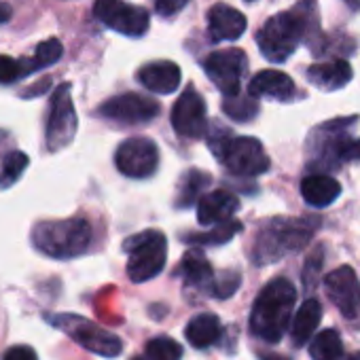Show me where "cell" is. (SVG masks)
Listing matches in <instances>:
<instances>
[{
  "mask_svg": "<svg viewBox=\"0 0 360 360\" xmlns=\"http://www.w3.org/2000/svg\"><path fill=\"white\" fill-rule=\"evenodd\" d=\"M303 41H307L314 51H322V34L311 0H303L295 9L269 18L257 34L263 58L274 64L286 62Z\"/></svg>",
  "mask_w": 360,
  "mask_h": 360,
  "instance_id": "obj_1",
  "label": "cell"
},
{
  "mask_svg": "<svg viewBox=\"0 0 360 360\" xmlns=\"http://www.w3.org/2000/svg\"><path fill=\"white\" fill-rule=\"evenodd\" d=\"M297 288L288 278H274L259 292L250 311V333L265 343H278L288 330Z\"/></svg>",
  "mask_w": 360,
  "mask_h": 360,
  "instance_id": "obj_2",
  "label": "cell"
},
{
  "mask_svg": "<svg viewBox=\"0 0 360 360\" xmlns=\"http://www.w3.org/2000/svg\"><path fill=\"white\" fill-rule=\"evenodd\" d=\"M318 229V221L314 219H274L261 227L252 246V263L269 265L286 255L303 250Z\"/></svg>",
  "mask_w": 360,
  "mask_h": 360,
  "instance_id": "obj_3",
  "label": "cell"
},
{
  "mask_svg": "<svg viewBox=\"0 0 360 360\" xmlns=\"http://www.w3.org/2000/svg\"><path fill=\"white\" fill-rule=\"evenodd\" d=\"M91 225L81 217L66 221H45L32 229L34 248L51 259H75L85 255L91 246Z\"/></svg>",
  "mask_w": 360,
  "mask_h": 360,
  "instance_id": "obj_4",
  "label": "cell"
},
{
  "mask_svg": "<svg viewBox=\"0 0 360 360\" xmlns=\"http://www.w3.org/2000/svg\"><path fill=\"white\" fill-rule=\"evenodd\" d=\"M210 148L217 159L238 176H261L269 169V157L263 144L252 136H233L229 129H214L210 134Z\"/></svg>",
  "mask_w": 360,
  "mask_h": 360,
  "instance_id": "obj_5",
  "label": "cell"
},
{
  "mask_svg": "<svg viewBox=\"0 0 360 360\" xmlns=\"http://www.w3.org/2000/svg\"><path fill=\"white\" fill-rule=\"evenodd\" d=\"M123 250L129 255L127 276L131 282L142 284L157 278L167 259V240L161 231L146 229L123 242Z\"/></svg>",
  "mask_w": 360,
  "mask_h": 360,
  "instance_id": "obj_6",
  "label": "cell"
},
{
  "mask_svg": "<svg viewBox=\"0 0 360 360\" xmlns=\"http://www.w3.org/2000/svg\"><path fill=\"white\" fill-rule=\"evenodd\" d=\"M49 324L62 328L70 339H75L81 347L104 356V358H117L123 352V341L108 333L106 328L94 324L91 320H85L77 314H56L47 318Z\"/></svg>",
  "mask_w": 360,
  "mask_h": 360,
  "instance_id": "obj_7",
  "label": "cell"
},
{
  "mask_svg": "<svg viewBox=\"0 0 360 360\" xmlns=\"http://www.w3.org/2000/svg\"><path fill=\"white\" fill-rule=\"evenodd\" d=\"M77 110L72 104V94L70 85L62 83L53 96H51V110H49V121H47V148L51 153H60L66 146L72 144L77 136Z\"/></svg>",
  "mask_w": 360,
  "mask_h": 360,
  "instance_id": "obj_8",
  "label": "cell"
},
{
  "mask_svg": "<svg viewBox=\"0 0 360 360\" xmlns=\"http://www.w3.org/2000/svg\"><path fill=\"white\" fill-rule=\"evenodd\" d=\"M94 15L106 28H110L123 37H129V39L144 37L150 26V18H148L146 9L127 5L123 0H96Z\"/></svg>",
  "mask_w": 360,
  "mask_h": 360,
  "instance_id": "obj_9",
  "label": "cell"
},
{
  "mask_svg": "<svg viewBox=\"0 0 360 360\" xmlns=\"http://www.w3.org/2000/svg\"><path fill=\"white\" fill-rule=\"evenodd\" d=\"M115 165L127 178H148L159 165V146L144 136L127 138L115 153Z\"/></svg>",
  "mask_w": 360,
  "mask_h": 360,
  "instance_id": "obj_10",
  "label": "cell"
},
{
  "mask_svg": "<svg viewBox=\"0 0 360 360\" xmlns=\"http://www.w3.org/2000/svg\"><path fill=\"white\" fill-rule=\"evenodd\" d=\"M204 70L208 79L223 91V96L240 94L242 79L248 70V58L242 49L214 51L206 58Z\"/></svg>",
  "mask_w": 360,
  "mask_h": 360,
  "instance_id": "obj_11",
  "label": "cell"
},
{
  "mask_svg": "<svg viewBox=\"0 0 360 360\" xmlns=\"http://www.w3.org/2000/svg\"><path fill=\"white\" fill-rule=\"evenodd\" d=\"M324 292L347 320L360 316V280L349 265H341L324 278Z\"/></svg>",
  "mask_w": 360,
  "mask_h": 360,
  "instance_id": "obj_12",
  "label": "cell"
},
{
  "mask_svg": "<svg viewBox=\"0 0 360 360\" xmlns=\"http://www.w3.org/2000/svg\"><path fill=\"white\" fill-rule=\"evenodd\" d=\"M206 102L204 98L193 89H185L172 108V127L180 138L200 140L206 134Z\"/></svg>",
  "mask_w": 360,
  "mask_h": 360,
  "instance_id": "obj_13",
  "label": "cell"
},
{
  "mask_svg": "<svg viewBox=\"0 0 360 360\" xmlns=\"http://www.w3.org/2000/svg\"><path fill=\"white\" fill-rule=\"evenodd\" d=\"M161 112L159 104L150 98H144L140 94H123L106 100L100 108L98 115L110 121H119L125 125H136V123H148Z\"/></svg>",
  "mask_w": 360,
  "mask_h": 360,
  "instance_id": "obj_14",
  "label": "cell"
},
{
  "mask_svg": "<svg viewBox=\"0 0 360 360\" xmlns=\"http://www.w3.org/2000/svg\"><path fill=\"white\" fill-rule=\"evenodd\" d=\"M356 121V117L352 119H333L328 123H324L320 129L333 134L324 140L322 148H320V159L324 161V165L328 167H337L345 161H360V138H345L341 134V129L349 127Z\"/></svg>",
  "mask_w": 360,
  "mask_h": 360,
  "instance_id": "obj_15",
  "label": "cell"
},
{
  "mask_svg": "<svg viewBox=\"0 0 360 360\" xmlns=\"http://www.w3.org/2000/svg\"><path fill=\"white\" fill-rule=\"evenodd\" d=\"M238 210H240V200L233 193L219 189L198 200V223L204 227H212L233 219Z\"/></svg>",
  "mask_w": 360,
  "mask_h": 360,
  "instance_id": "obj_16",
  "label": "cell"
},
{
  "mask_svg": "<svg viewBox=\"0 0 360 360\" xmlns=\"http://www.w3.org/2000/svg\"><path fill=\"white\" fill-rule=\"evenodd\" d=\"M138 81L148 91L167 96L178 89L180 81H183V75H180L178 64H174L169 60H159V62H150V64L142 66L138 70Z\"/></svg>",
  "mask_w": 360,
  "mask_h": 360,
  "instance_id": "obj_17",
  "label": "cell"
},
{
  "mask_svg": "<svg viewBox=\"0 0 360 360\" xmlns=\"http://www.w3.org/2000/svg\"><path fill=\"white\" fill-rule=\"evenodd\" d=\"M246 15L229 5H214L208 11V32L214 43L236 41L246 32Z\"/></svg>",
  "mask_w": 360,
  "mask_h": 360,
  "instance_id": "obj_18",
  "label": "cell"
},
{
  "mask_svg": "<svg viewBox=\"0 0 360 360\" xmlns=\"http://www.w3.org/2000/svg\"><path fill=\"white\" fill-rule=\"evenodd\" d=\"M248 94L252 98H271L280 102H288L295 98L297 89L288 75L280 70H261L248 83Z\"/></svg>",
  "mask_w": 360,
  "mask_h": 360,
  "instance_id": "obj_19",
  "label": "cell"
},
{
  "mask_svg": "<svg viewBox=\"0 0 360 360\" xmlns=\"http://www.w3.org/2000/svg\"><path fill=\"white\" fill-rule=\"evenodd\" d=\"M354 72L345 60H330L307 68V81L324 91H337L352 81Z\"/></svg>",
  "mask_w": 360,
  "mask_h": 360,
  "instance_id": "obj_20",
  "label": "cell"
},
{
  "mask_svg": "<svg viewBox=\"0 0 360 360\" xmlns=\"http://www.w3.org/2000/svg\"><path fill=\"white\" fill-rule=\"evenodd\" d=\"M301 195L314 208H326L341 195V185L333 176L311 174L301 180Z\"/></svg>",
  "mask_w": 360,
  "mask_h": 360,
  "instance_id": "obj_21",
  "label": "cell"
},
{
  "mask_svg": "<svg viewBox=\"0 0 360 360\" xmlns=\"http://www.w3.org/2000/svg\"><path fill=\"white\" fill-rule=\"evenodd\" d=\"M320 320H322V305H320V301L318 299H305L301 303L299 311L292 318V328H290L292 345H297V347L305 345L314 337Z\"/></svg>",
  "mask_w": 360,
  "mask_h": 360,
  "instance_id": "obj_22",
  "label": "cell"
},
{
  "mask_svg": "<svg viewBox=\"0 0 360 360\" xmlns=\"http://www.w3.org/2000/svg\"><path fill=\"white\" fill-rule=\"evenodd\" d=\"M221 333H223V326L214 314H198L185 328L187 341L198 349H206L214 345L221 339Z\"/></svg>",
  "mask_w": 360,
  "mask_h": 360,
  "instance_id": "obj_23",
  "label": "cell"
},
{
  "mask_svg": "<svg viewBox=\"0 0 360 360\" xmlns=\"http://www.w3.org/2000/svg\"><path fill=\"white\" fill-rule=\"evenodd\" d=\"M212 183L210 174L202 172V169H187L183 176H180L178 185H176V198H174V204L178 208H187V206H193L200 195L204 193V189H208Z\"/></svg>",
  "mask_w": 360,
  "mask_h": 360,
  "instance_id": "obj_24",
  "label": "cell"
},
{
  "mask_svg": "<svg viewBox=\"0 0 360 360\" xmlns=\"http://www.w3.org/2000/svg\"><path fill=\"white\" fill-rule=\"evenodd\" d=\"M178 274L185 278L187 284L191 286H208L214 278L212 265L208 263V259L202 252H187L180 261Z\"/></svg>",
  "mask_w": 360,
  "mask_h": 360,
  "instance_id": "obj_25",
  "label": "cell"
},
{
  "mask_svg": "<svg viewBox=\"0 0 360 360\" xmlns=\"http://www.w3.org/2000/svg\"><path fill=\"white\" fill-rule=\"evenodd\" d=\"M212 227H214L212 231H206V233H189L183 240L187 244H195V246H221V244L231 242V238L242 231V223H238L233 219H229L225 223H219V225H212Z\"/></svg>",
  "mask_w": 360,
  "mask_h": 360,
  "instance_id": "obj_26",
  "label": "cell"
},
{
  "mask_svg": "<svg viewBox=\"0 0 360 360\" xmlns=\"http://www.w3.org/2000/svg\"><path fill=\"white\" fill-rule=\"evenodd\" d=\"M343 354V341L335 328H326L316 333L309 343V356L314 360H339Z\"/></svg>",
  "mask_w": 360,
  "mask_h": 360,
  "instance_id": "obj_27",
  "label": "cell"
},
{
  "mask_svg": "<svg viewBox=\"0 0 360 360\" xmlns=\"http://www.w3.org/2000/svg\"><path fill=\"white\" fill-rule=\"evenodd\" d=\"M28 165H30V159L22 150H11L9 155H5L3 165H0V191L11 189L22 178Z\"/></svg>",
  "mask_w": 360,
  "mask_h": 360,
  "instance_id": "obj_28",
  "label": "cell"
},
{
  "mask_svg": "<svg viewBox=\"0 0 360 360\" xmlns=\"http://www.w3.org/2000/svg\"><path fill=\"white\" fill-rule=\"evenodd\" d=\"M223 110L227 117H231L233 121H240V123H246V121H252L257 115H259V102L248 94V96H242V94H233V96H225L223 100Z\"/></svg>",
  "mask_w": 360,
  "mask_h": 360,
  "instance_id": "obj_29",
  "label": "cell"
},
{
  "mask_svg": "<svg viewBox=\"0 0 360 360\" xmlns=\"http://www.w3.org/2000/svg\"><path fill=\"white\" fill-rule=\"evenodd\" d=\"M64 53V47L58 39H47L43 41L37 51H34V58L32 60H26V66H28V72H34V70H43L47 66H53Z\"/></svg>",
  "mask_w": 360,
  "mask_h": 360,
  "instance_id": "obj_30",
  "label": "cell"
},
{
  "mask_svg": "<svg viewBox=\"0 0 360 360\" xmlns=\"http://www.w3.org/2000/svg\"><path fill=\"white\" fill-rule=\"evenodd\" d=\"M148 360H180L183 358V345L169 337H155L146 343Z\"/></svg>",
  "mask_w": 360,
  "mask_h": 360,
  "instance_id": "obj_31",
  "label": "cell"
},
{
  "mask_svg": "<svg viewBox=\"0 0 360 360\" xmlns=\"http://www.w3.org/2000/svg\"><path fill=\"white\" fill-rule=\"evenodd\" d=\"M242 284V276L238 271H225L219 278H212V282L208 284V290L212 297L217 299H229Z\"/></svg>",
  "mask_w": 360,
  "mask_h": 360,
  "instance_id": "obj_32",
  "label": "cell"
},
{
  "mask_svg": "<svg viewBox=\"0 0 360 360\" xmlns=\"http://www.w3.org/2000/svg\"><path fill=\"white\" fill-rule=\"evenodd\" d=\"M322 263H324V250H322V246H318V248L305 259V265H303L301 278H303L305 290H311V288L318 284V276H320V271H322Z\"/></svg>",
  "mask_w": 360,
  "mask_h": 360,
  "instance_id": "obj_33",
  "label": "cell"
},
{
  "mask_svg": "<svg viewBox=\"0 0 360 360\" xmlns=\"http://www.w3.org/2000/svg\"><path fill=\"white\" fill-rule=\"evenodd\" d=\"M30 75L28 72V66H26V60L18 62L9 56H0V83L3 85H11L15 83L18 79Z\"/></svg>",
  "mask_w": 360,
  "mask_h": 360,
  "instance_id": "obj_34",
  "label": "cell"
},
{
  "mask_svg": "<svg viewBox=\"0 0 360 360\" xmlns=\"http://www.w3.org/2000/svg\"><path fill=\"white\" fill-rule=\"evenodd\" d=\"M189 0H155V11L161 18H172L187 7Z\"/></svg>",
  "mask_w": 360,
  "mask_h": 360,
  "instance_id": "obj_35",
  "label": "cell"
},
{
  "mask_svg": "<svg viewBox=\"0 0 360 360\" xmlns=\"http://www.w3.org/2000/svg\"><path fill=\"white\" fill-rule=\"evenodd\" d=\"M3 360H39V356L30 345H13L5 352Z\"/></svg>",
  "mask_w": 360,
  "mask_h": 360,
  "instance_id": "obj_36",
  "label": "cell"
},
{
  "mask_svg": "<svg viewBox=\"0 0 360 360\" xmlns=\"http://www.w3.org/2000/svg\"><path fill=\"white\" fill-rule=\"evenodd\" d=\"M13 15V9L5 3V0H0V24H7Z\"/></svg>",
  "mask_w": 360,
  "mask_h": 360,
  "instance_id": "obj_37",
  "label": "cell"
},
{
  "mask_svg": "<svg viewBox=\"0 0 360 360\" xmlns=\"http://www.w3.org/2000/svg\"><path fill=\"white\" fill-rule=\"evenodd\" d=\"M261 360H290L282 354H261Z\"/></svg>",
  "mask_w": 360,
  "mask_h": 360,
  "instance_id": "obj_38",
  "label": "cell"
},
{
  "mask_svg": "<svg viewBox=\"0 0 360 360\" xmlns=\"http://www.w3.org/2000/svg\"><path fill=\"white\" fill-rule=\"evenodd\" d=\"M347 360H360V352H356V354H352V356H349Z\"/></svg>",
  "mask_w": 360,
  "mask_h": 360,
  "instance_id": "obj_39",
  "label": "cell"
},
{
  "mask_svg": "<svg viewBox=\"0 0 360 360\" xmlns=\"http://www.w3.org/2000/svg\"><path fill=\"white\" fill-rule=\"evenodd\" d=\"M5 136H7L5 131H0V144H3V142H5Z\"/></svg>",
  "mask_w": 360,
  "mask_h": 360,
  "instance_id": "obj_40",
  "label": "cell"
},
{
  "mask_svg": "<svg viewBox=\"0 0 360 360\" xmlns=\"http://www.w3.org/2000/svg\"><path fill=\"white\" fill-rule=\"evenodd\" d=\"M131 360H144V358H140V356H134Z\"/></svg>",
  "mask_w": 360,
  "mask_h": 360,
  "instance_id": "obj_41",
  "label": "cell"
},
{
  "mask_svg": "<svg viewBox=\"0 0 360 360\" xmlns=\"http://www.w3.org/2000/svg\"><path fill=\"white\" fill-rule=\"evenodd\" d=\"M246 3H255V0H246Z\"/></svg>",
  "mask_w": 360,
  "mask_h": 360,
  "instance_id": "obj_42",
  "label": "cell"
}]
</instances>
